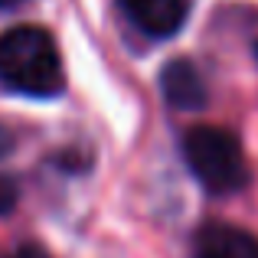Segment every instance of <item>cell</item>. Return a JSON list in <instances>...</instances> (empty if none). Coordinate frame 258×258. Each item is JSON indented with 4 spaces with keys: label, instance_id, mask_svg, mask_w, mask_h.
<instances>
[{
    "label": "cell",
    "instance_id": "1",
    "mask_svg": "<svg viewBox=\"0 0 258 258\" xmlns=\"http://www.w3.org/2000/svg\"><path fill=\"white\" fill-rule=\"evenodd\" d=\"M0 82L20 95L52 98L62 92V59L39 26H13L0 36Z\"/></svg>",
    "mask_w": 258,
    "mask_h": 258
},
{
    "label": "cell",
    "instance_id": "2",
    "mask_svg": "<svg viewBox=\"0 0 258 258\" xmlns=\"http://www.w3.org/2000/svg\"><path fill=\"white\" fill-rule=\"evenodd\" d=\"M183 157H186V167L193 170V176L209 193H232V189L245 186L248 180L245 154H242L239 141L222 127L203 124L186 131Z\"/></svg>",
    "mask_w": 258,
    "mask_h": 258
},
{
    "label": "cell",
    "instance_id": "3",
    "mask_svg": "<svg viewBox=\"0 0 258 258\" xmlns=\"http://www.w3.org/2000/svg\"><path fill=\"white\" fill-rule=\"evenodd\" d=\"M134 26L147 36H173L186 20V0H118Z\"/></svg>",
    "mask_w": 258,
    "mask_h": 258
},
{
    "label": "cell",
    "instance_id": "4",
    "mask_svg": "<svg viewBox=\"0 0 258 258\" xmlns=\"http://www.w3.org/2000/svg\"><path fill=\"white\" fill-rule=\"evenodd\" d=\"M200 258H258V239L229 222H209L196 239Z\"/></svg>",
    "mask_w": 258,
    "mask_h": 258
},
{
    "label": "cell",
    "instance_id": "5",
    "mask_svg": "<svg viewBox=\"0 0 258 258\" xmlns=\"http://www.w3.org/2000/svg\"><path fill=\"white\" fill-rule=\"evenodd\" d=\"M160 88H164V98L173 108H183V111H196V108L206 105V85H203L196 66L186 62V59H176V62L164 66Z\"/></svg>",
    "mask_w": 258,
    "mask_h": 258
},
{
    "label": "cell",
    "instance_id": "6",
    "mask_svg": "<svg viewBox=\"0 0 258 258\" xmlns=\"http://www.w3.org/2000/svg\"><path fill=\"white\" fill-rule=\"evenodd\" d=\"M17 183L10 176H0V216H7L13 206H17Z\"/></svg>",
    "mask_w": 258,
    "mask_h": 258
},
{
    "label": "cell",
    "instance_id": "7",
    "mask_svg": "<svg viewBox=\"0 0 258 258\" xmlns=\"http://www.w3.org/2000/svg\"><path fill=\"white\" fill-rule=\"evenodd\" d=\"M4 258H52L46 252L43 245H36V242H23V245H17L13 252H7Z\"/></svg>",
    "mask_w": 258,
    "mask_h": 258
},
{
    "label": "cell",
    "instance_id": "8",
    "mask_svg": "<svg viewBox=\"0 0 258 258\" xmlns=\"http://www.w3.org/2000/svg\"><path fill=\"white\" fill-rule=\"evenodd\" d=\"M13 144H17L13 131H10V127H4V124H0V157H7V154L13 151Z\"/></svg>",
    "mask_w": 258,
    "mask_h": 258
},
{
    "label": "cell",
    "instance_id": "9",
    "mask_svg": "<svg viewBox=\"0 0 258 258\" xmlns=\"http://www.w3.org/2000/svg\"><path fill=\"white\" fill-rule=\"evenodd\" d=\"M10 4H20V0H0V7H10Z\"/></svg>",
    "mask_w": 258,
    "mask_h": 258
}]
</instances>
